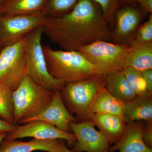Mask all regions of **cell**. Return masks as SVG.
Masks as SVG:
<instances>
[{
  "mask_svg": "<svg viewBox=\"0 0 152 152\" xmlns=\"http://www.w3.org/2000/svg\"><path fill=\"white\" fill-rule=\"evenodd\" d=\"M120 3L122 2L124 4L128 5H134L137 3V0H119Z\"/></svg>",
  "mask_w": 152,
  "mask_h": 152,
  "instance_id": "obj_30",
  "label": "cell"
},
{
  "mask_svg": "<svg viewBox=\"0 0 152 152\" xmlns=\"http://www.w3.org/2000/svg\"><path fill=\"white\" fill-rule=\"evenodd\" d=\"M129 46L99 40L81 47L77 51L106 76L122 70Z\"/></svg>",
  "mask_w": 152,
  "mask_h": 152,
  "instance_id": "obj_6",
  "label": "cell"
},
{
  "mask_svg": "<svg viewBox=\"0 0 152 152\" xmlns=\"http://www.w3.org/2000/svg\"><path fill=\"white\" fill-rule=\"evenodd\" d=\"M71 130L75 135L76 142L71 151L73 152H110V144L107 138L97 130L89 121L73 122Z\"/></svg>",
  "mask_w": 152,
  "mask_h": 152,
  "instance_id": "obj_10",
  "label": "cell"
},
{
  "mask_svg": "<svg viewBox=\"0 0 152 152\" xmlns=\"http://www.w3.org/2000/svg\"><path fill=\"white\" fill-rule=\"evenodd\" d=\"M105 86V77L66 83L61 91L66 107L81 121H89L91 107L99 90Z\"/></svg>",
  "mask_w": 152,
  "mask_h": 152,
  "instance_id": "obj_5",
  "label": "cell"
},
{
  "mask_svg": "<svg viewBox=\"0 0 152 152\" xmlns=\"http://www.w3.org/2000/svg\"><path fill=\"white\" fill-rule=\"evenodd\" d=\"M105 87L113 96L124 103L134 99L137 96L129 84L123 70L106 76Z\"/></svg>",
  "mask_w": 152,
  "mask_h": 152,
  "instance_id": "obj_19",
  "label": "cell"
},
{
  "mask_svg": "<svg viewBox=\"0 0 152 152\" xmlns=\"http://www.w3.org/2000/svg\"><path fill=\"white\" fill-rule=\"evenodd\" d=\"M123 116L127 123L152 121V94L137 96L134 99L124 103Z\"/></svg>",
  "mask_w": 152,
  "mask_h": 152,
  "instance_id": "obj_17",
  "label": "cell"
},
{
  "mask_svg": "<svg viewBox=\"0 0 152 152\" xmlns=\"http://www.w3.org/2000/svg\"><path fill=\"white\" fill-rule=\"evenodd\" d=\"M43 50L49 74L65 83L100 78L105 75L77 50H56L48 46Z\"/></svg>",
  "mask_w": 152,
  "mask_h": 152,
  "instance_id": "obj_2",
  "label": "cell"
},
{
  "mask_svg": "<svg viewBox=\"0 0 152 152\" xmlns=\"http://www.w3.org/2000/svg\"><path fill=\"white\" fill-rule=\"evenodd\" d=\"M137 3L140 4L145 12L152 14V0H137Z\"/></svg>",
  "mask_w": 152,
  "mask_h": 152,
  "instance_id": "obj_29",
  "label": "cell"
},
{
  "mask_svg": "<svg viewBox=\"0 0 152 152\" xmlns=\"http://www.w3.org/2000/svg\"><path fill=\"white\" fill-rule=\"evenodd\" d=\"M144 125L142 121L127 123L124 134L116 143L110 147V152H152V149L145 145L142 138Z\"/></svg>",
  "mask_w": 152,
  "mask_h": 152,
  "instance_id": "obj_13",
  "label": "cell"
},
{
  "mask_svg": "<svg viewBox=\"0 0 152 152\" xmlns=\"http://www.w3.org/2000/svg\"><path fill=\"white\" fill-rule=\"evenodd\" d=\"M130 67L142 72L152 69V42L133 41L125 56L124 68Z\"/></svg>",
  "mask_w": 152,
  "mask_h": 152,
  "instance_id": "obj_16",
  "label": "cell"
},
{
  "mask_svg": "<svg viewBox=\"0 0 152 152\" xmlns=\"http://www.w3.org/2000/svg\"><path fill=\"white\" fill-rule=\"evenodd\" d=\"M7 133H0V144H1L3 140H4L6 136H7Z\"/></svg>",
  "mask_w": 152,
  "mask_h": 152,
  "instance_id": "obj_32",
  "label": "cell"
},
{
  "mask_svg": "<svg viewBox=\"0 0 152 152\" xmlns=\"http://www.w3.org/2000/svg\"><path fill=\"white\" fill-rule=\"evenodd\" d=\"M124 103L114 97L105 86L102 87L95 97L91 113L111 114L123 117Z\"/></svg>",
  "mask_w": 152,
  "mask_h": 152,
  "instance_id": "obj_18",
  "label": "cell"
},
{
  "mask_svg": "<svg viewBox=\"0 0 152 152\" xmlns=\"http://www.w3.org/2000/svg\"><path fill=\"white\" fill-rule=\"evenodd\" d=\"M61 152H73L71 150L69 149L66 146L65 144H64L63 145L62 149L61 151Z\"/></svg>",
  "mask_w": 152,
  "mask_h": 152,
  "instance_id": "obj_33",
  "label": "cell"
},
{
  "mask_svg": "<svg viewBox=\"0 0 152 152\" xmlns=\"http://www.w3.org/2000/svg\"><path fill=\"white\" fill-rule=\"evenodd\" d=\"M6 0H0V15H2L3 10Z\"/></svg>",
  "mask_w": 152,
  "mask_h": 152,
  "instance_id": "obj_31",
  "label": "cell"
},
{
  "mask_svg": "<svg viewBox=\"0 0 152 152\" xmlns=\"http://www.w3.org/2000/svg\"><path fill=\"white\" fill-rule=\"evenodd\" d=\"M144 12L133 5L120 8L117 10L115 16V26L112 32L114 43L130 46L134 39Z\"/></svg>",
  "mask_w": 152,
  "mask_h": 152,
  "instance_id": "obj_11",
  "label": "cell"
},
{
  "mask_svg": "<svg viewBox=\"0 0 152 152\" xmlns=\"http://www.w3.org/2000/svg\"><path fill=\"white\" fill-rule=\"evenodd\" d=\"M123 72L129 84L137 96H142L148 93L141 72L130 67L124 68Z\"/></svg>",
  "mask_w": 152,
  "mask_h": 152,
  "instance_id": "obj_23",
  "label": "cell"
},
{
  "mask_svg": "<svg viewBox=\"0 0 152 152\" xmlns=\"http://www.w3.org/2000/svg\"><path fill=\"white\" fill-rule=\"evenodd\" d=\"M134 41L145 43L152 42V14L148 20L139 26Z\"/></svg>",
  "mask_w": 152,
  "mask_h": 152,
  "instance_id": "obj_25",
  "label": "cell"
},
{
  "mask_svg": "<svg viewBox=\"0 0 152 152\" xmlns=\"http://www.w3.org/2000/svg\"><path fill=\"white\" fill-rule=\"evenodd\" d=\"M64 143L58 140L34 138L28 142L4 139L0 144V152H61Z\"/></svg>",
  "mask_w": 152,
  "mask_h": 152,
  "instance_id": "obj_14",
  "label": "cell"
},
{
  "mask_svg": "<svg viewBox=\"0 0 152 152\" xmlns=\"http://www.w3.org/2000/svg\"><path fill=\"white\" fill-rule=\"evenodd\" d=\"M141 73L146 85L147 91L152 94V69L142 71Z\"/></svg>",
  "mask_w": 152,
  "mask_h": 152,
  "instance_id": "obj_27",
  "label": "cell"
},
{
  "mask_svg": "<svg viewBox=\"0 0 152 152\" xmlns=\"http://www.w3.org/2000/svg\"><path fill=\"white\" fill-rule=\"evenodd\" d=\"M89 121L99 128L110 145L116 143L121 138L127 125L124 117L111 114H92Z\"/></svg>",
  "mask_w": 152,
  "mask_h": 152,
  "instance_id": "obj_15",
  "label": "cell"
},
{
  "mask_svg": "<svg viewBox=\"0 0 152 152\" xmlns=\"http://www.w3.org/2000/svg\"><path fill=\"white\" fill-rule=\"evenodd\" d=\"M142 138L147 147L152 149V121L146 122L142 130Z\"/></svg>",
  "mask_w": 152,
  "mask_h": 152,
  "instance_id": "obj_26",
  "label": "cell"
},
{
  "mask_svg": "<svg viewBox=\"0 0 152 152\" xmlns=\"http://www.w3.org/2000/svg\"><path fill=\"white\" fill-rule=\"evenodd\" d=\"M28 75L24 39L0 53V83L12 91Z\"/></svg>",
  "mask_w": 152,
  "mask_h": 152,
  "instance_id": "obj_7",
  "label": "cell"
},
{
  "mask_svg": "<svg viewBox=\"0 0 152 152\" xmlns=\"http://www.w3.org/2000/svg\"><path fill=\"white\" fill-rule=\"evenodd\" d=\"M100 8L108 24L115 23V14L120 8L119 0H93Z\"/></svg>",
  "mask_w": 152,
  "mask_h": 152,
  "instance_id": "obj_24",
  "label": "cell"
},
{
  "mask_svg": "<svg viewBox=\"0 0 152 152\" xmlns=\"http://www.w3.org/2000/svg\"><path fill=\"white\" fill-rule=\"evenodd\" d=\"M46 17L44 10L28 15H0V50L24 39Z\"/></svg>",
  "mask_w": 152,
  "mask_h": 152,
  "instance_id": "obj_8",
  "label": "cell"
},
{
  "mask_svg": "<svg viewBox=\"0 0 152 152\" xmlns=\"http://www.w3.org/2000/svg\"><path fill=\"white\" fill-rule=\"evenodd\" d=\"M16 125L12 124L2 119L0 117V133H8L13 130Z\"/></svg>",
  "mask_w": 152,
  "mask_h": 152,
  "instance_id": "obj_28",
  "label": "cell"
},
{
  "mask_svg": "<svg viewBox=\"0 0 152 152\" xmlns=\"http://www.w3.org/2000/svg\"><path fill=\"white\" fill-rule=\"evenodd\" d=\"M34 120L44 121L68 133H72L70 128L71 123L77 122L75 118L66 107L62 99L61 91L55 92L53 99L47 107L37 116L28 120L26 123Z\"/></svg>",
  "mask_w": 152,
  "mask_h": 152,
  "instance_id": "obj_12",
  "label": "cell"
},
{
  "mask_svg": "<svg viewBox=\"0 0 152 152\" xmlns=\"http://www.w3.org/2000/svg\"><path fill=\"white\" fill-rule=\"evenodd\" d=\"M43 34L42 26L24 38L28 75L37 84L52 91H61L66 83L54 78L49 74L42 45Z\"/></svg>",
  "mask_w": 152,
  "mask_h": 152,
  "instance_id": "obj_4",
  "label": "cell"
},
{
  "mask_svg": "<svg viewBox=\"0 0 152 152\" xmlns=\"http://www.w3.org/2000/svg\"><path fill=\"white\" fill-rule=\"evenodd\" d=\"M79 0H48L44 10L47 17L52 18L62 16L70 12Z\"/></svg>",
  "mask_w": 152,
  "mask_h": 152,
  "instance_id": "obj_22",
  "label": "cell"
},
{
  "mask_svg": "<svg viewBox=\"0 0 152 152\" xmlns=\"http://www.w3.org/2000/svg\"><path fill=\"white\" fill-rule=\"evenodd\" d=\"M48 0H6L2 15H28L43 10Z\"/></svg>",
  "mask_w": 152,
  "mask_h": 152,
  "instance_id": "obj_20",
  "label": "cell"
},
{
  "mask_svg": "<svg viewBox=\"0 0 152 152\" xmlns=\"http://www.w3.org/2000/svg\"><path fill=\"white\" fill-rule=\"evenodd\" d=\"M54 93L26 76L12 92L14 124H25L42 113L50 102Z\"/></svg>",
  "mask_w": 152,
  "mask_h": 152,
  "instance_id": "obj_3",
  "label": "cell"
},
{
  "mask_svg": "<svg viewBox=\"0 0 152 152\" xmlns=\"http://www.w3.org/2000/svg\"><path fill=\"white\" fill-rule=\"evenodd\" d=\"M42 26L43 34L64 50H77L96 41L112 40L108 23L93 0H79L62 16L46 17Z\"/></svg>",
  "mask_w": 152,
  "mask_h": 152,
  "instance_id": "obj_1",
  "label": "cell"
},
{
  "mask_svg": "<svg viewBox=\"0 0 152 152\" xmlns=\"http://www.w3.org/2000/svg\"><path fill=\"white\" fill-rule=\"evenodd\" d=\"M25 124L16 125L15 129L7 133L5 139L18 140L26 137L42 140H63L70 146L74 145L76 142L73 133L66 132L42 121L34 120Z\"/></svg>",
  "mask_w": 152,
  "mask_h": 152,
  "instance_id": "obj_9",
  "label": "cell"
},
{
  "mask_svg": "<svg viewBox=\"0 0 152 152\" xmlns=\"http://www.w3.org/2000/svg\"><path fill=\"white\" fill-rule=\"evenodd\" d=\"M13 91L0 83V117L12 124L14 123Z\"/></svg>",
  "mask_w": 152,
  "mask_h": 152,
  "instance_id": "obj_21",
  "label": "cell"
}]
</instances>
